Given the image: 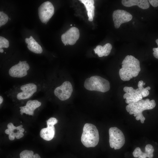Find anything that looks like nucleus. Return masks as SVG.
<instances>
[{"label":"nucleus","instance_id":"obj_1","mask_svg":"<svg viewBox=\"0 0 158 158\" xmlns=\"http://www.w3.org/2000/svg\"><path fill=\"white\" fill-rule=\"evenodd\" d=\"M140 101V103L137 102L128 104L126 107V109L130 114H134V116L136 117V120H140L141 123H143L145 118L143 115L142 111L153 109L156 104L154 99L150 101L149 99L147 98L145 100L142 99Z\"/></svg>","mask_w":158,"mask_h":158},{"label":"nucleus","instance_id":"obj_2","mask_svg":"<svg viewBox=\"0 0 158 158\" xmlns=\"http://www.w3.org/2000/svg\"><path fill=\"white\" fill-rule=\"evenodd\" d=\"M81 140L86 147H94L97 146L99 141V135L96 126L91 123L85 124Z\"/></svg>","mask_w":158,"mask_h":158},{"label":"nucleus","instance_id":"obj_3","mask_svg":"<svg viewBox=\"0 0 158 158\" xmlns=\"http://www.w3.org/2000/svg\"><path fill=\"white\" fill-rule=\"evenodd\" d=\"M84 86L87 90L106 92L110 88V83L106 79L98 76H93L87 78L84 82Z\"/></svg>","mask_w":158,"mask_h":158},{"label":"nucleus","instance_id":"obj_4","mask_svg":"<svg viewBox=\"0 0 158 158\" xmlns=\"http://www.w3.org/2000/svg\"><path fill=\"white\" fill-rule=\"evenodd\" d=\"M109 132L110 147L115 150L121 148L125 142V137L122 132L115 127L110 128Z\"/></svg>","mask_w":158,"mask_h":158},{"label":"nucleus","instance_id":"obj_5","mask_svg":"<svg viewBox=\"0 0 158 158\" xmlns=\"http://www.w3.org/2000/svg\"><path fill=\"white\" fill-rule=\"evenodd\" d=\"M73 90L72 86L68 81L64 82L60 86L56 87L54 92L55 95L60 100L64 101L71 97Z\"/></svg>","mask_w":158,"mask_h":158},{"label":"nucleus","instance_id":"obj_6","mask_svg":"<svg viewBox=\"0 0 158 158\" xmlns=\"http://www.w3.org/2000/svg\"><path fill=\"white\" fill-rule=\"evenodd\" d=\"M112 17L115 28L116 29L119 28L122 24L130 21L133 18L132 16L129 13L119 9L113 12Z\"/></svg>","mask_w":158,"mask_h":158},{"label":"nucleus","instance_id":"obj_7","mask_svg":"<svg viewBox=\"0 0 158 158\" xmlns=\"http://www.w3.org/2000/svg\"><path fill=\"white\" fill-rule=\"evenodd\" d=\"M154 149L152 146L150 144L146 145L145 147V152H143L139 147H137L133 152V157L138 158H152Z\"/></svg>","mask_w":158,"mask_h":158},{"label":"nucleus","instance_id":"obj_8","mask_svg":"<svg viewBox=\"0 0 158 158\" xmlns=\"http://www.w3.org/2000/svg\"><path fill=\"white\" fill-rule=\"evenodd\" d=\"M41 104V103L37 100H29L27 102L25 106L19 107L20 109V111L26 114L33 116L34 110Z\"/></svg>","mask_w":158,"mask_h":158},{"label":"nucleus","instance_id":"obj_9","mask_svg":"<svg viewBox=\"0 0 158 158\" xmlns=\"http://www.w3.org/2000/svg\"><path fill=\"white\" fill-rule=\"evenodd\" d=\"M47 127L42 129L40 132L41 138L47 141L51 140L54 138L55 134V128L54 125L47 123Z\"/></svg>","mask_w":158,"mask_h":158},{"label":"nucleus","instance_id":"obj_10","mask_svg":"<svg viewBox=\"0 0 158 158\" xmlns=\"http://www.w3.org/2000/svg\"><path fill=\"white\" fill-rule=\"evenodd\" d=\"M121 3L123 5L126 7L137 5L143 9H147L150 7L149 3L147 0H122Z\"/></svg>","mask_w":158,"mask_h":158},{"label":"nucleus","instance_id":"obj_11","mask_svg":"<svg viewBox=\"0 0 158 158\" xmlns=\"http://www.w3.org/2000/svg\"><path fill=\"white\" fill-rule=\"evenodd\" d=\"M22 125H20L17 127L14 126L12 123H8L7 126L8 128L6 129L5 131L6 134L8 135L9 139L11 140H13L15 139L18 134V132H14L15 130H19L20 128H22Z\"/></svg>","mask_w":158,"mask_h":158},{"label":"nucleus","instance_id":"obj_12","mask_svg":"<svg viewBox=\"0 0 158 158\" xmlns=\"http://www.w3.org/2000/svg\"><path fill=\"white\" fill-rule=\"evenodd\" d=\"M99 46L100 47V49L95 52V54H97L99 57L107 56L110 54L112 49V45L110 43H107L103 46L100 45Z\"/></svg>","mask_w":158,"mask_h":158},{"label":"nucleus","instance_id":"obj_13","mask_svg":"<svg viewBox=\"0 0 158 158\" xmlns=\"http://www.w3.org/2000/svg\"><path fill=\"white\" fill-rule=\"evenodd\" d=\"M20 158H41L37 154H34V152L32 150H25L20 154Z\"/></svg>","mask_w":158,"mask_h":158},{"label":"nucleus","instance_id":"obj_14","mask_svg":"<svg viewBox=\"0 0 158 158\" xmlns=\"http://www.w3.org/2000/svg\"><path fill=\"white\" fill-rule=\"evenodd\" d=\"M156 42L158 46V39L156 40ZM154 52L153 53L154 56L156 59H158V47L154 48L152 49Z\"/></svg>","mask_w":158,"mask_h":158},{"label":"nucleus","instance_id":"obj_15","mask_svg":"<svg viewBox=\"0 0 158 158\" xmlns=\"http://www.w3.org/2000/svg\"><path fill=\"white\" fill-rule=\"evenodd\" d=\"M148 1L153 7H155L158 6V0H149Z\"/></svg>","mask_w":158,"mask_h":158},{"label":"nucleus","instance_id":"obj_16","mask_svg":"<svg viewBox=\"0 0 158 158\" xmlns=\"http://www.w3.org/2000/svg\"><path fill=\"white\" fill-rule=\"evenodd\" d=\"M3 99L2 97L1 96H0V104H1L3 102Z\"/></svg>","mask_w":158,"mask_h":158},{"label":"nucleus","instance_id":"obj_17","mask_svg":"<svg viewBox=\"0 0 158 158\" xmlns=\"http://www.w3.org/2000/svg\"><path fill=\"white\" fill-rule=\"evenodd\" d=\"M147 90H150L151 89V88L149 86H148L145 88Z\"/></svg>","mask_w":158,"mask_h":158},{"label":"nucleus","instance_id":"obj_18","mask_svg":"<svg viewBox=\"0 0 158 158\" xmlns=\"http://www.w3.org/2000/svg\"><path fill=\"white\" fill-rule=\"evenodd\" d=\"M90 11L87 12V16H88V17H90Z\"/></svg>","mask_w":158,"mask_h":158},{"label":"nucleus","instance_id":"obj_19","mask_svg":"<svg viewBox=\"0 0 158 158\" xmlns=\"http://www.w3.org/2000/svg\"><path fill=\"white\" fill-rule=\"evenodd\" d=\"M3 52H4L3 49L2 48L0 49V53H2Z\"/></svg>","mask_w":158,"mask_h":158},{"label":"nucleus","instance_id":"obj_20","mask_svg":"<svg viewBox=\"0 0 158 158\" xmlns=\"http://www.w3.org/2000/svg\"><path fill=\"white\" fill-rule=\"evenodd\" d=\"M35 45H38V43L37 42H36V41L35 42Z\"/></svg>","mask_w":158,"mask_h":158},{"label":"nucleus","instance_id":"obj_21","mask_svg":"<svg viewBox=\"0 0 158 158\" xmlns=\"http://www.w3.org/2000/svg\"><path fill=\"white\" fill-rule=\"evenodd\" d=\"M22 64L26 63H27V61H22Z\"/></svg>","mask_w":158,"mask_h":158},{"label":"nucleus","instance_id":"obj_22","mask_svg":"<svg viewBox=\"0 0 158 158\" xmlns=\"http://www.w3.org/2000/svg\"><path fill=\"white\" fill-rule=\"evenodd\" d=\"M139 90V88H137V89H136L135 90L136 92H138Z\"/></svg>","mask_w":158,"mask_h":158},{"label":"nucleus","instance_id":"obj_23","mask_svg":"<svg viewBox=\"0 0 158 158\" xmlns=\"http://www.w3.org/2000/svg\"><path fill=\"white\" fill-rule=\"evenodd\" d=\"M129 89H131L132 90H133V88L131 87H129Z\"/></svg>","mask_w":158,"mask_h":158},{"label":"nucleus","instance_id":"obj_24","mask_svg":"<svg viewBox=\"0 0 158 158\" xmlns=\"http://www.w3.org/2000/svg\"><path fill=\"white\" fill-rule=\"evenodd\" d=\"M127 94V93H126L123 95V97H125L126 96Z\"/></svg>","mask_w":158,"mask_h":158},{"label":"nucleus","instance_id":"obj_25","mask_svg":"<svg viewBox=\"0 0 158 158\" xmlns=\"http://www.w3.org/2000/svg\"><path fill=\"white\" fill-rule=\"evenodd\" d=\"M29 40H32V38H31V36H30V37L29 38Z\"/></svg>","mask_w":158,"mask_h":158},{"label":"nucleus","instance_id":"obj_26","mask_svg":"<svg viewBox=\"0 0 158 158\" xmlns=\"http://www.w3.org/2000/svg\"><path fill=\"white\" fill-rule=\"evenodd\" d=\"M133 76L132 75H130V78L131 79V78H133Z\"/></svg>","mask_w":158,"mask_h":158},{"label":"nucleus","instance_id":"obj_27","mask_svg":"<svg viewBox=\"0 0 158 158\" xmlns=\"http://www.w3.org/2000/svg\"><path fill=\"white\" fill-rule=\"evenodd\" d=\"M20 114H21V115H22L23 114V113L22 112H20Z\"/></svg>","mask_w":158,"mask_h":158},{"label":"nucleus","instance_id":"obj_28","mask_svg":"<svg viewBox=\"0 0 158 158\" xmlns=\"http://www.w3.org/2000/svg\"><path fill=\"white\" fill-rule=\"evenodd\" d=\"M130 78H129L128 79V81H129V80L130 79Z\"/></svg>","mask_w":158,"mask_h":158},{"label":"nucleus","instance_id":"obj_29","mask_svg":"<svg viewBox=\"0 0 158 158\" xmlns=\"http://www.w3.org/2000/svg\"><path fill=\"white\" fill-rule=\"evenodd\" d=\"M47 22H46L45 23V24L46 25V24H47Z\"/></svg>","mask_w":158,"mask_h":158},{"label":"nucleus","instance_id":"obj_30","mask_svg":"<svg viewBox=\"0 0 158 158\" xmlns=\"http://www.w3.org/2000/svg\"><path fill=\"white\" fill-rule=\"evenodd\" d=\"M145 85V83H143V85Z\"/></svg>","mask_w":158,"mask_h":158},{"label":"nucleus","instance_id":"obj_31","mask_svg":"<svg viewBox=\"0 0 158 158\" xmlns=\"http://www.w3.org/2000/svg\"><path fill=\"white\" fill-rule=\"evenodd\" d=\"M8 19H9V20H11V19L10 18H9Z\"/></svg>","mask_w":158,"mask_h":158},{"label":"nucleus","instance_id":"obj_32","mask_svg":"<svg viewBox=\"0 0 158 158\" xmlns=\"http://www.w3.org/2000/svg\"><path fill=\"white\" fill-rule=\"evenodd\" d=\"M66 44V45H68L69 44L68 43H67Z\"/></svg>","mask_w":158,"mask_h":158},{"label":"nucleus","instance_id":"obj_33","mask_svg":"<svg viewBox=\"0 0 158 158\" xmlns=\"http://www.w3.org/2000/svg\"><path fill=\"white\" fill-rule=\"evenodd\" d=\"M66 44H64V45H65V46H66Z\"/></svg>","mask_w":158,"mask_h":158},{"label":"nucleus","instance_id":"obj_34","mask_svg":"<svg viewBox=\"0 0 158 158\" xmlns=\"http://www.w3.org/2000/svg\"><path fill=\"white\" fill-rule=\"evenodd\" d=\"M71 26H72V24H71Z\"/></svg>","mask_w":158,"mask_h":158},{"label":"nucleus","instance_id":"obj_35","mask_svg":"<svg viewBox=\"0 0 158 158\" xmlns=\"http://www.w3.org/2000/svg\"><path fill=\"white\" fill-rule=\"evenodd\" d=\"M142 19H143V18L142 17Z\"/></svg>","mask_w":158,"mask_h":158}]
</instances>
